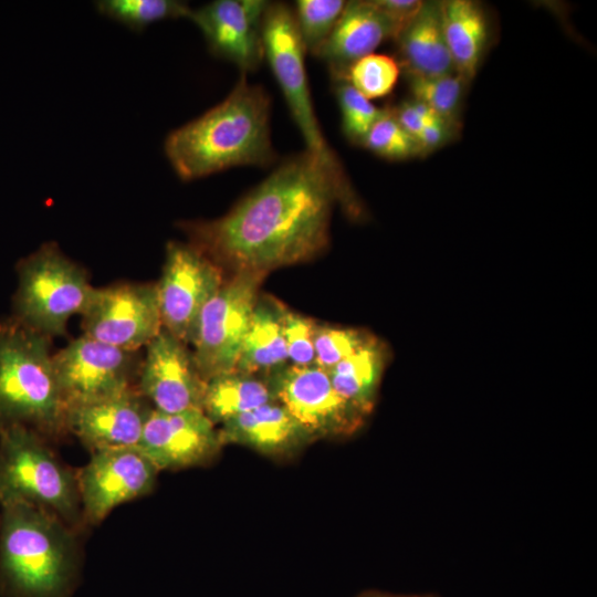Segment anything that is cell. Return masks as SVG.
Here are the masks:
<instances>
[{"label": "cell", "mask_w": 597, "mask_h": 597, "mask_svg": "<svg viewBox=\"0 0 597 597\" xmlns=\"http://www.w3.org/2000/svg\"><path fill=\"white\" fill-rule=\"evenodd\" d=\"M264 59L277 81L308 153L336 187L342 207L353 219L364 217L357 196L338 156L327 143L316 117L305 70V51L293 10L283 2H269L262 23Z\"/></svg>", "instance_id": "5"}, {"label": "cell", "mask_w": 597, "mask_h": 597, "mask_svg": "<svg viewBox=\"0 0 597 597\" xmlns=\"http://www.w3.org/2000/svg\"><path fill=\"white\" fill-rule=\"evenodd\" d=\"M390 111L402 128L415 138L423 126L437 116L428 106L416 100L405 101Z\"/></svg>", "instance_id": "33"}, {"label": "cell", "mask_w": 597, "mask_h": 597, "mask_svg": "<svg viewBox=\"0 0 597 597\" xmlns=\"http://www.w3.org/2000/svg\"><path fill=\"white\" fill-rule=\"evenodd\" d=\"M223 282L221 266L195 245L168 242L156 283L163 328L191 344L201 311Z\"/></svg>", "instance_id": "9"}, {"label": "cell", "mask_w": 597, "mask_h": 597, "mask_svg": "<svg viewBox=\"0 0 597 597\" xmlns=\"http://www.w3.org/2000/svg\"><path fill=\"white\" fill-rule=\"evenodd\" d=\"M206 380L201 377L187 344L166 329L146 346L139 368V394L161 412L202 410Z\"/></svg>", "instance_id": "14"}, {"label": "cell", "mask_w": 597, "mask_h": 597, "mask_svg": "<svg viewBox=\"0 0 597 597\" xmlns=\"http://www.w3.org/2000/svg\"><path fill=\"white\" fill-rule=\"evenodd\" d=\"M336 203L342 200L333 181L303 151L286 158L224 216L181 228L219 266L268 273L324 251Z\"/></svg>", "instance_id": "1"}, {"label": "cell", "mask_w": 597, "mask_h": 597, "mask_svg": "<svg viewBox=\"0 0 597 597\" xmlns=\"http://www.w3.org/2000/svg\"><path fill=\"white\" fill-rule=\"evenodd\" d=\"M452 128L438 116L431 118L416 137L420 155L433 151L450 137Z\"/></svg>", "instance_id": "35"}, {"label": "cell", "mask_w": 597, "mask_h": 597, "mask_svg": "<svg viewBox=\"0 0 597 597\" xmlns=\"http://www.w3.org/2000/svg\"><path fill=\"white\" fill-rule=\"evenodd\" d=\"M273 395L313 437H345L357 431L365 416L334 389L328 373L312 365H286L268 375Z\"/></svg>", "instance_id": "12"}, {"label": "cell", "mask_w": 597, "mask_h": 597, "mask_svg": "<svg viewBox=\"0 0 597 597\" xmlns=\"http://www.w3.org/2000/svg\"><path fill=\"white\" fill-rule=\"evenodd\" d=\"M374 336L360 329L316 324L315 365L324 370L355 353Z\"/></svg>", "instance_id": "31"}, {"label": "cell", "mask_w": 597, "mask_h": 597, "mask_svg": "<svg viewBox=\"0 0 597 597\" xmlns=\"http://www.w3.org/2000/svg\"><path fill=\"white\" fill-rule=\"evenodd\" d=\"M78 532L34 506H0V596L73 597L81 577Z\"/></svg>", "instance_id": "3"}, {"label": "cell", "mask_w": 597, "mask_h": 597, "mask_svg": "<svg viewBox=\"0 0 597 597\" xmlns=\"http://www.w3.org/2000/svg\"><path fill=\"white\" fill-rule=\"evenodd\" d=\"M81 316L83 335L129 352L147 346L163 329L156 283L95 289Z\"/></svg>", "instance_id": "11"}, {"label": "cell", "mask_w": 597, "mask_h": 597, "mask_svg": "<svg viewBox=\"0 0 597 597\" xmlns=\"http://www.w3.org/2000/svg\"><path fill=\"white\" fill-rule=\"evenodd\" d=\"M281 322L289 365L297 367L315 365L314 334L316 323L284 306L282 307Z\"/></svg>", "instance_id": "32"}, {"label": "cell", "mask_w": 597, "mask_h": 597, "mask_svg": "<svg viewBox=\"0 0 597 597\" xmlns=\"http://www.w3.org/2000/svg\"><path fill=\"white\" fill-rule=\"evenodd\" d=\"M408 80L413 100L423 103L453 129L469 83L457 73L433 77L408 76Z\"/></svg>", "instance_id": "26"}, {"label": "cell", "mask_w": 597, "mask_h": 597, "mask_svg": "<svg viewBox=\"0 0 597 597\" xmlns=\"http://www.w3.org/2000/svg\"><path fill=\"white\" fill-rule=\"evenodd\" d=\"M386 362L385 346L373 337L326 371L337 394L367 417L375 406Z\"/></svg>", "instance_id": "23"}, {"label": "cell", "mask_w": 597, "mask_h": 597, "mask_svg": "<svg viewBox=\"0 0 597 597\" xmlns=\"http://www.w3.org/2000/svg\"><path fill=\"white\" fill-rule=\"evenodd\" d=\"M221 446L219 430L202 410L168 413L151 408L136 448L160 471L205 464Z\"/></svg>", "instance_id": "15"}, {"label": "cell", "mask_w": 597, "mask_h": 597, "mask_svg": "<svg viewBox=\"0 0 597 597\" xmlns=\"http://www.w3.org/2000/svg\"><path fill=\"white\" fill-rule=\"evenodd\" d=\"M399 74L400 64L396 59L374 52L355 61L344 78L370 101L390 94Z\"/></svg>", "instance_id": "28"}, {"label": "cell", "mask_w": 597, "mask_h": 597, "mask_svg": "<svg viewBox=\"0 0 597 597\" xmlns=\"http://www.w3.org/2000/svg\"><path fill=\"white\" fill-rule=\"evenodd\" d=\"M157 468L137 449L92 452L76 471L85 525L101 523L116 506L150 493Z\"/></svg>", "instance_id": "13"}, {"label": "cell", "mask_w": 597, "mask_h": 597, "mask_svg": "<svg viewBox=\"0 0 597 597\" xmlns=\"http://www.w3.org/2000/svg\"><path fill=\"white\" fill-rule=\"evenodd\" d=\"M150 407L138 389L67 408L69 432L91 451L136 448Z\"/></svg>", "instance_id": "17"}, {"label": "cell", "mask_w": 597, "mask_h": 597, "mask_svg": "<svg viewBox=\"0 0 597 597\" xmlns=\"http://www.w3.org/2000/svg\"><path fill=\"white\" fill-rule=\"evenodd\" d=\"M334 84L343 133L350 143L362 145L371 126L385 113V108L376 107L344 77L334 78Z\"/></svg>", "instance_id": "29"}, {"label": "cell", "mask_w": 597, "mask_h": 597, "mask_svg": "<svg viewBox=\"0 0 597 597\" xmlns=\"http://www.w3.org/2000/svg\"><path fill=\"white\" fill-rule=\"evenodd\" d=\"M396 34L394 25L371 0L348 1L316 57L328 65L333 78L345 77L355 61L374 53Z\"/></svg>", "instance_id": "18"}, {"label": "cell", "mask_w": 597, "mask_h": 597, "mask_svg": "<svg viewBox=\"0 0 597 597\" xmlns=\"http://www.w3.org/2000/svg\"><path fill=\"white\" fill-rule=\"evenodd\" d=\"M17 272L13 317L48 338L65 334L70 318L86 311L96 289L54 242L23 258Z\"/></svg>", "instance_id": "7"}, {"label": "cell", "mask_w": 597, "mask_h": 597, "mask_svg": "<svg viewBox=\"0 0 597 597\" xmlns=\"http://www.w3.org/2000/svg\"><path fill=\"white\" fill-rule=\"evenodd\" d=\"M356 597H439V596L434 594L396 595V594L385 593L380 590H365L358 594Z\"/></svg>", "instance_id": "36"}, {"label": "cell", "mask_w": 597, "mask_h": 597, "mask_svg": "<svg viewBox=\"0 0 597 597\" xmlns=\"http://www.w3.org/2000/svg\"><path fill=\"white\" fill-rule=\"evenodd\" d=\"M265 274L234 272L201 311L191 345L196 366L206 381L235 369Z\"/></svg>", "instance_id": "8"}, {"label": "cell", "mask_w": 597, "mask_h": 597, "mask_svg": "<svg viewBox=\"0 0 597 597\" xmlns=\"http://www.w3.org/2000/svg\"><path fill=\"white\" fill-rule=\"evenodd\" d=\"M345 6L346 1L342 0H298L295 2L292 10L305 53L317 55Z\"/></svg>", "instance_id": "27"}, {"label": "cell", "mask_w": 597, "mask_h": 597, "mask_svg": "<svg viewBox=\"0 0 597 597\" xmlns=\"http://www.w3.org/2000/svg\"><path fill=\"white\" fill-rule=\"evenodd\" d=\"M49 338L14 317L0 322V429L21 426L45 439L67 430V408Z\"/></svg>", "instance_id": "4"}, {"label": "cell", "mask_w": 597, "mask_h": 597, "mask_svg": "<svg viewBox=\"0 0 597 597\" xmlns=\"http://www.w3.org/2000/svg\"><path fill=\"white\" fill-rule=\"evenodd\" d=\"M268 4L261 0H216L192 9L189 19L201 31L212 54L247 74L264 59L262 23Z\"/></svg>", "instance_id": "16"}, {"label": "cell", "mask_w": 597, "mask_h": 597, "mask_svg": "<svg viewBox=\"0 0 597 597\" xmlns=\"http://www.w3.org/2000/svg\"><path fill=\"white\" fill-rule=\"evenodd\" d=\"M444 39L454 71L470 83L478 73L489 41V21L482 6L472 0L441 2Z\"/></svg>", "instance_id": "21"}, {"label": "cell", "mask_w": 597, "mask_h": 597, "mask_svg": "<svg viewBox=\"0 0 597 597\" xmlns=\"http://www.w3.org/2000/svg\"><path fill=\"white\" fill-rule=\"evenodd\" d=\"M52 360L66 408L137 388L139 369L136 352L121 349L86 335L53 354Z\"/></svg>", "instance_id": "10"}, {"label": "cell", "mask_w": 597, "mask_h": 597, "mask_svg": "<svg viewBox=\"0 0 597 597\" xmlns=\"http://www.w3.org/2000/svg\"><path fill=\"white\" fill-rule=\"evenodd\" d=\"M14 503L53 514L76 532L85 525L76 472L48 439L21 426L0 429V506Z\"/></svg>", "instance_id": "6"}, {"label": "cell", "mask_w": 597, "mask_h": 597, "mask_svg": "<svg viewBox=\"0 0 597 597\" xmlns=\"http://www.w3.org/2000/svg\"><path fill=\"white\" fill-rule=\"evenodd\" d=\"M95 8L102 15L135 32L166 19H189L192 10L177 0H98Z\"/></svg>", "instance_id": "25"}, {"label": "cell", "mask_w": 597, "mask_h": 597, "mask_svg": "<svg viewBox=\"0 0 597 597\" xmlns=\"http://www.w3.org/2000/svg\"><path fill=\"white\" fill-rule=\"evenodd\" d=\"M362 146L390 160L420 155L416 138L402 128L390 108H385V113L371 126Z\"/></svg>", "instance_id": "30"}, {"label": "cell", "mask_w": 597, "mask_h": 597, "mask_svg": "<svg viewBox=\"0 0 597 597\" xmlns=\"http://www.w3.org/2000/svg\"><path fill=\"white\" fill-rule=\"evenodd\" d=\"M282 307L271 297H258L234 370L266 377L289 365L282 332Z\"/></svg>", "instance_id": "22"}, {"label": "cell", "mask_w": 597, "mask_h": 597, "mask_svg": "<svg viewBox=\"0 0 597 597\" xmlns=\"http://www.w3.org/2000/svg\"><path fill=\"white\" fill-rule=\"evenodd\" d=\"M218 430L222 446L240 444L271 457L291 455L315 440L277 401L233 417Z\"/></svg>", "instance_id": "19"}, {"label": "cell", "mask_w": 597, "mask_h": 597, "mask_svg": "<svg viewBox=\"0 0 597 597\" xmlns=\"http://www.w3.org/2000/svg\"><path fill=\"white\" fill-rule=\"evenodd\" d=\"M270 116V95L242 73L223 101L167 135L165 155L184 181L238 166H270L276 159Z\"/></svg>", "instance_id": "2"}, {"label": "cell", "mask_w": 597, "mask_h": 597, "mask_svg": "<svg viewBox=\"0 0 597 597\" xmlns=\"http://www.w3.org/2000/svg\"><path fill=\"white\" fill-rule=\"evenodd\" d=\"M276 401L264 378L237 370L214 376L206 381L202 411L214 423Z\"/></svg>", "instance_id": "24"}, {"label": "cell", "mask_w": 597, "mask_h": 597, "mask_svg": "<svg viewBox=\"0 0 597 597\" xmlns=\"http://www.w3.org/2000/svg\"><path fill=\"white\" fill-rule=\"evenodd\" d=\"M371 2L394 25L396 36L423 4V1L419 0H371Z\"/></svg>", "instance_id": "34"}, {"label": "cell", "mask_w": 597, "mask_h": 597, "mask_svg": "<svg viewBox=\"0 0 597 597\" xmlns=\"http://www.w3.org/2000/svg\"><path fill=\"white\" fill-rule=\"evenodd\" d=\"M395 40L408 76L433 77L455 73L444 39L441 2H423Z\"/></svg>", "instance_id": "20"}]
</instances>
